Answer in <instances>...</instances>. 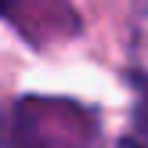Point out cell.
Masks as SVG:
<instances>
[{"mask_svg":"<svg viewBox=\"0 0 148 148\" xmlns=\"http://www.w3.org/2000/svg\"><path fill=\"white\" fill-rule=\"evenodd\" d=\"M119 148H145V145H141V141H137V137H127V141H123Z\"/></svg>","mask_w":148,"mask_h":148,"instance_id":"obj_3","label":"cell"},{"mask_svg":"<svg viewBox=\"0 0 148 148\" xmlns=\"http://www.w3.org/2000/svg\"><path fill=\"white\" fill-rule=\"evenodd\" d=\"M141 98H137V141L148 148V79H141Z\"/></svg>","mask_w":148,"mask_h":148,"instance_id":"obj_1","label":"cell"},{"mask_svg":"<svg viewBox=\"0 0 148 148\" xmlns=\"http://www.w3.org/2000/svg\"><path fill=\"white\" fill-rule=\"evenodd\" d=\"M137 18L148 25V0H137Z\"/></svg>","mask_w":148,"mask_h":148,"instance_id":"obj_2","label":"cell"}]
</instances>
